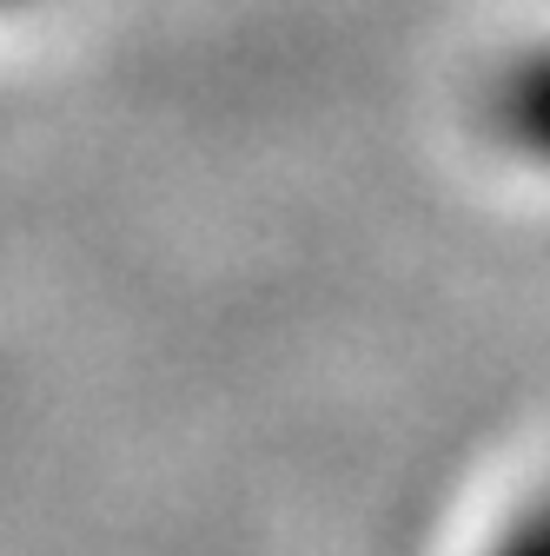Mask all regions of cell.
<instances>
[{"label": "cell", "instance_id": "obj_1", "mask_svg": "<svg viewBox=\"0 0 550 556\" xmlns=\"http://www.w3.org/2000/svg\"><path fill=\"white\" fill-rule=\"evenodd\" d=\"M491 126L517 160L550 173V53H524L504 66L491 93Z\"/></svg>", "mask_w": 550, "mask_h": 556}, {"label": "cell", "instance_id": "obj_2", "mask_svg": "<svg viewBox=\"0 0 550 556\" xmlns=\"http://www.w3.org/2000/svg\"><path fill=\"white\" fill-rule=\"evenodd\" d=\"M485 556H550V491H543L530 510H517L511 530H504Z\"/></svg>", "mask_w": 550, "mask_h": 556}]
</instances>
